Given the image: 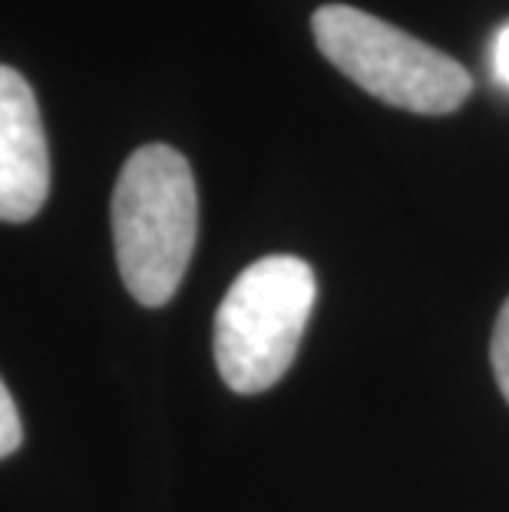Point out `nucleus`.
<instances>
[{
	"label": "nucleus",
	"mask_w": 509,
	"mask_h": 512,
	"mask_svg": "<svg viewBox=\"0 0 509 512\" xmlns=\"http://www.w3.org/2000/svg\"><path fill=\"white\" fill-rule=\"evenodd\" d=\"M50 192V149L30 83L0 67V222H27Z\"/></svg>",
	"instance_id": "20e7f679"
},
{
	"label": "nucleus",
	"mask_w": 509,
	"mask_h": 512,
	"mask_svg": "<svg viewBox=\"0 0 509 512\" xmlns=\"http://www.w3.org/2000/svg\"><path fill=\"white\" fill-rule=\"evenodd\" d=\"M493 70L500 76V83L509 86V27H503L493 43Z\"/></svg>",
	"instance_id": "0eeeda50"
},
{
	"label": "nucleus",
	"mask_w": 509,
	"mask_h": 512,
	"mask_svg": "<svg viewBox=\"0 0 509 512\" xmlns=\"http://www.w3.org/2000/svg\"><path fill=\"white\" fill-rule=\"evenodd\" d=\"M314 43L351 83L410 113L443 116L467 103L473 76L430 43L348 4L318 7Z\"/></svg>",
	"instance_id": "7ed1b4c3"
},
{
	"label": "nucleus",
	"mask_w": 509,
	"mask_h": 512,
	"mask_svg": "<svg viewBox=\"0 0 509 512\" xmlns=\"http://www.w3.org/2000/svg\"><path fill=\"white\" fill-rule=\"evenodd\" d=\"M490 361H493L496 384H500V394L509 403V298L500 308V318H496L493 341H490Z\"/></svg>",
	"instance_id": "39448f33"
},
{
	"label": "nucleus",
	"mask_w": 509,
	"mask_h": 512,
	"mask_svg": "<svg viewBox=\"0 0 509 512\" xmlns=\"http://www.w3.org/2000/svg\"><path fill=\"white\" fill-rule=\"evenodd\" d=\"M24 440V423H20V413H17V403L10 397L7 384L0 380V460L10 456Z\"/></svg>",
	"instance_id": "423d86ee"
},
{
	"label": "nucleus",
	"mask_w": 509,
	"mask_h": 512,
	"mask_svg": "<svg viewBox=\"0 0 509 512\" xmlns=\"http://www.w3.org/2000/svg\"><path fill=\"white\" fill-rule=\"evenodd\" d=\"M199 195L182 152L149 143L126 159L113 192V242L126 291L162 308L179 291L196 248Z\"/></svg>",
	"instance_id": "f257e3e1"
},
{
	"label": "nucleus",
	"mask_w": 509,
	"mask_h": 512,
	"mask_svg": "<svg viewBox=\"0 0 509 512\" xmlns=\"http://www.w3.org/2000/svg\"><path fill=\"white\" fill-rule=\"evenodd\" d=\"M314 298V271L295 255H268L232 281L215 314V364L235 394H262L288 374Z\"/></svg>",
	"instance_id": "f03ea898"
}]
</instances>
